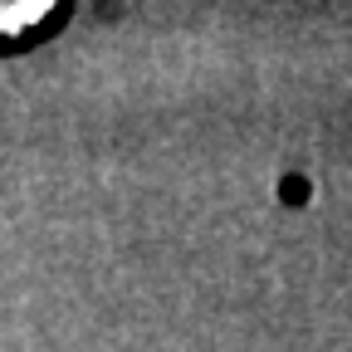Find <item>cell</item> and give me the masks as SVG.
Returning <instances> with one entry per match:
<instances>
[{
    "instance_id": "1",
    "label": "cell",
    "mask_w": 352,
    "mask_h": 352,
    "mask_svg": "<svg viewBox=\"0 0 352 352\" xmlns=\"http://www.w3.org/2000/svg\"><path fill=\"white\" fill-rule=\"evenodd\" d=\"M64 10V0H0V50L39 39L44 30H54Z\"/></svg>"
}]
</instances>
